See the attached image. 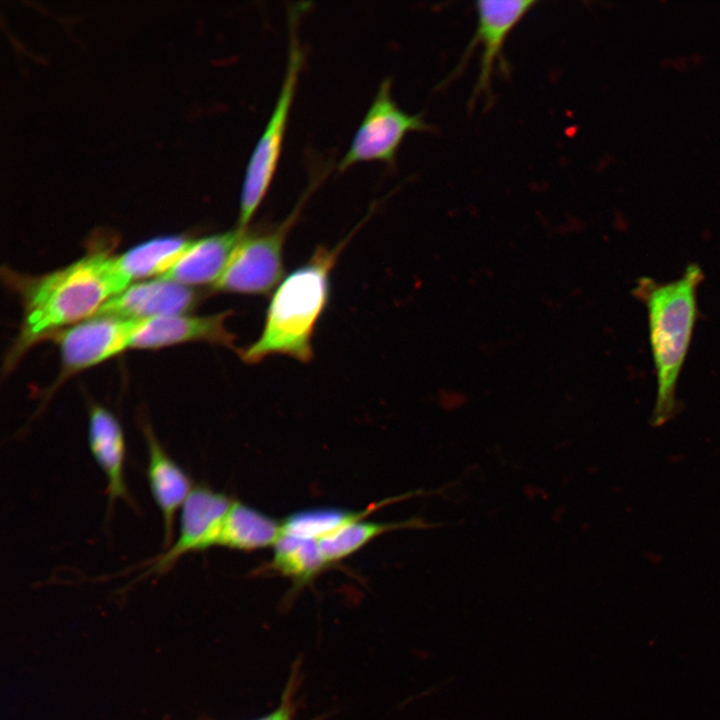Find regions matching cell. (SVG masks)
Wrapping results in <instances>:
<instances>
[{
    "instance_id": "1",
    "label": "cell",
    "mask_w": 720,
    "mask_h": 720,
    "mask_svg": "<svg viewBox=\"0 0 720 720\" xmlns=\"http://www.w3.org/2000/svg\"><path fill=\"white\" fill-rule=\"evenodd\" d=\"M6 274L23 304L22 324L5 359L7 371L32 345L95 316L104 304L130 285L119 272L115 256L96 251L40 276L13 271Z\"/></svg>"
},
{
    "instance_id": "2",
    "label": "cell",
    "mask_w": 720,
    "mask_h": 720,
    "mask_svg": "<svg viewBox=\"0 0 720 720\" xmlns=\"http://www.w3.org/2000/svg\"><path fill=\"white\" fill-rule=\"evenodd\" d=\"M349 239L333 248H316L305 264L280 282L268 305L261 334L239 351L244 362L256 364L272 355H286L302 363L312 360V338L329 301L331 271Z\"/></svg>"
},
{
    "instance_id": "3",
    "label": "cell",
    "mask_w": 720,
    "mask_h": 720,
    "mask_svg": "<svg viewBox=\"0 0 720 720\" xmlns=\"http://www.w3.org/2000/svg\"><path fill=\"white\" fill-rule=\"evenodd\" d=\"M703 279L700 266L690 264L674 281L659 283L642 277L632 291L648 313L657 384L651 423L656 427L667 423L678 410L676 387L697 321V290Z\"/></svg>"
},
{
    "instance_id": "4",
    "label": "cell",
    "mask_w": 720,
    "mask_h": 720,
    "mask_svg": "<svg viewBox=\"0 0 720 720\" xmlns=\"http://www.w3.org/2000/svg\"><path fill=\"white\" fill-rule=\"evenodd\" d=\"M290 16L288 61L281 89L270 118L258 139L246 166L241 193L238 228L247 230L264 200L280 160L290 111L303 66V52L296 34V18Z\"/></svg>"
},
{
    "instance_id": "5",
    "label": "cell",
    "mask_w": 720,
    "mask_h": 720,
    "mask_svg": "<svg viewBox=\"0 0 720 720\" xmlns=\"http://www.w3.org/2000/svg\"><path fill=\"white\" fill-rule=\"evenodd\" d=\"M279 225L242 235L214 290L226 293L265 295L283 280V250L287 236L299 217L302 204Z\"/></svg>"
},
{
    "instance_id": "6",
    "label": "cell",
    "mask_w": 720,
    "mask_h": 720,
    "mask_svg": "<svg viewBox=\"0 0 720 720\" xmlns=\"http://www.w3.org/2000/svg\"><path fill=\"white\" fill-rule=\"evenodd\" d=\"M391 84L390 78L380 83L349 148L337 165L339 172L364 162L393 166L408 133L431 129L422 114H409L397 105L391 95Z\"/></svg>"
},
{
    "instance_id": "7",
    "label": "cell",
    "mask_w": 720,
    "mask_h": 720,
    "mask_svg": "<svg viewBox=\"0 0 720 720\" xmlns=\"http://www.w3.org/2000/svg\"><path fill=\"white\" fill-rule=\"evenodd\" d=\"M137 323L134 320L95 315L49 335L47 338L56 342L61 357L58 384L130 348Z\"/></svg>"
},
{
    "instance_id": "8",
    "label": "cell",
    "mask_w": 720,
    "mask_h": 720,
    "mask_svg": "<svg viewBox=\"0 0 720 720\" xmlns=\"http://www.w3.org/2000/svg\"><path fill=\"white\" fill-rule=\"evenodd\" d=\"M233 500L206 486L194 487L180 509L176 540L150 561L147 573L161 574L188 553L217 546L222 525Z\"/></svg>"
},
{
    "instance_id": "9",
    "label": "cell",
    "mask_w": 720,
    "mask_h": 720,
    "mask_svg": "<svg viewBox=\"0 0 720 720\" xmlns=\"http://www.w3.org/2000/svg\"><path fill=\"white\" fill-rule=\"evenodd\" d=\"M531 0L478 1L476 2L477 28L463 57L480 45L482 47L479 76L472 99L490 95L491 79L497 63L503 65L502 51L506 39L516 25L536 5Z\"/></svg>"
},
{
    "instance_id": "10",
    "label": "cell",
    "mask_w": 720,
    "mask_h": 720,
    "mask_svg": "<svg viewBox=\"0 0 720 720\" xmlns=\"http://www.w3.org/2000/svg\"><path fill=\"white\" fill-rule=\"evenodd\" d=\"M192 288L164 277L130 284L104 304L96 315L141 321L186 314L199 298Z\"/></svg>"
},
{
    "instance_id": "11",
    "label": "cell",
    "mask_w": 720,
    "mask_h": 720,
    "mask_svg": "<svg viewBox=\"0 0 720 720\" xmlns=\"http://www.w3.org/2000/svg\"><path fill=\"white\" fill-rule=\"evenodd\" d=\"M231 311L211 315L179 314L138 321L130 348L157 349L175 344L205 341L236 349V336L226 327Z\"/></svg>"
},
{
    "instance_id": "12",
    "label": "cell",
    "mask_w": 720,
    "mask_h": 720,
    "mask_svg": "<svg viewBox=\"0 0 720 720\" xmlns=\"http://www.w3.org/2000/svg\"><path fill=\"white\" fill-rule=\"evenodd\" d=\"M148 461L147 481L152 498L161 512L164 527V547L172 544L174 520L194 489L187 473L171 458L159 442L153 429L143 424Z\"/></svg>"
},
{
    "instance_id": "13",
    "label": "cell",
    "mask_w": 720,
    "mask_h": 720,
    "mask_svg": "<svg viewBox=\"0 0 720 720\" xmlns=\"http://www.w3.org/2000/svg\"><path fill=\"white\" fill-rule=\"evenodd\" d=\"M88 445L95 462L105 476L109 506L112 507L118 499L131 503L124 473L126 457L124 431L116 416L97 403L89 407Z\"/></svg>"
},
{
    "instance_id": "14",
    "label": "cell",
    "mask_w": 720,
    "mask_h": 720,
    "mask_svg": "<svg viewBox=\"0 0 720 720\" xmlns=\"http://www.w3.org/2000/svg\"><path fill=\"white\" fill-rule=\"evenodd\" d=\"M246 230H234L210 235L190 243L189 247L163 276L193 287L211 284L222 276L229 259Z\"/></svg>"
},
{
    "instance_id": "15",
    "label": "cell",
    "mask_w": 720,
    "mask_h": 720,
    "mask_svg": "<svg viewBox=\"0 0 720 720\" xmlns=\"http://www.w3.org/2000/svg\"><path fill=\"white\" fill-rule=\"evenodd\" d=\"M281 522L242 502L233 501L224 519L217 546L251 551L274 546Z\"/></svg>"
},
{
    "instance_id": "16",
    "label": "cell",
    "mask_w": 720,
    "mask_h": 720,
    "mask_svg": "<svg viewBox=\"0 0 720 720\" xmlns=\"http://www.w3.org/2000/svg\"><path fill=\"white\" fill-rule=\"evenodd\" d=\"M192 241L183 236H160L142 242L115 257L122 276L133 280L165 275L186 251Z\"/></svg>"
},
{
    "instance_id": "17",
    "label": "cell",
    "mask_w": 720,
    "mask_h": 720,
    "mask_svg": "<svg viewBox=\"0 0 720 720\" xmlns=\"http://www.w3.org/2000/svg\"><path fill=\"white\" fill-rule=\"evenodd\" d=\"M431 526H439V524L425 523L424 520L418 518L394 523L358 519L321 538L317 541V544L325 563L329 566L355 553L375 537L387 531L407 527L427 528Z\"/></svg>"
},
{
    "instance_id": "18",
    "label": "cell",
    "mask_w": 720,
    "mask_h": 720,
    "mask_svg": "<svg viewBox=\"0 0 720 720\" xmlns=\"http://www.w3.org/2000/svg\"><path fill=\"white\" fill-rule=\"evenodd\" d=\"M272 566L296 585H304L328 565L317 541L281 535L274 545Z\"/></svg>"
},
{
    "instance_id": "19",
    "label": "cell",
    "mask_w": 720,
    "mask_h": 720,
    "mask_svg": "<svg viewBox=\"0 0 720 720\" xmlns=\"http://www.w3.org/2000/svg\"><path fill=\"white\" fill-rule=\"evenodd\" d=\"M369 512V509L353 512L338 508L298 511L281 522V535L318 541L346 524L364 518Z\"/></svg>"
},
{
    "instance_id": "20",
    "label": "cell",
    "mask_w": 720,
    "mask_h": 720,
    "mask_svg": "<svg viewBox=\"0 0 720 720\" xmlns=\"http://www.w3.org/2000/svg\"><path fill=\"white\" fill-rule=\"evenodd\" d=\"M256 720H292L291 714L288 709V704H283L279 706L276 710L273 712L258 718Z\"/></svg>"
}]
</instances>
